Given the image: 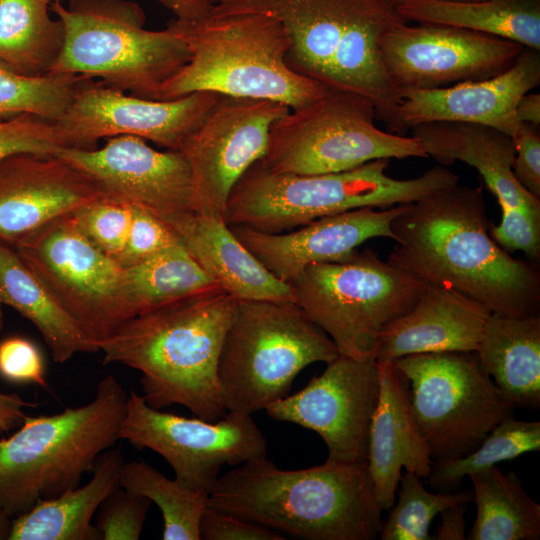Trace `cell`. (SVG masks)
I'll use <instances>...</instances> for the list:
<instances>
[{
  "label": "cell",
  "mask_w": 540,
  "mask_h": 540,
  "mask_svg": "<svg viewBox=\"0 0 540 540\" xmlns=\"http://www.w3.org/2000/svg\"><path fill=\"white\" fill-rule=\"evenodd\" d=\"M120 439L163 457L183 486L208 493L224 465L265 457L267 440L251 415L229 411L217 421L187 418L149 406L132 390Z\"/></svg>",
  "instance_id": "5bb4252c"
},
{
  "label": "cell",
  "mask_w": 540,
  "mask_h": 540,
  "mask_svg": "<svg viewBox=\"0 0 540 540\" xmlns=\"http://www.w3.org/2000/svg\"><path fill=\"white\" fill-rule=\"evenodd\" d=\"M54 0H0V61L28 76L50 72L64 42Z\"/></svg>",
  "instance_id": "1f68e13d"
},
{
  "label": "cell",
  "mask_w": 540,
  "mask_h": 540,
  "mask_svg": "<svg viewBox=\"0 0 540 540\" xmlns=\"http://www.w3.org/2000/svg\"><path fill=\"white\" fill-rule=\"evenodd\" d=\"M472 1H480V0H472Z\"/></svg>",
  "instance_id": "11a10c76"
},
{
  "label": "cell",
  "mask_w": 540,
  "mask_h": 540,
  "mask_svg": "<svg viewBox=\"0 0 540 540\" xmlns=\"http://www.w3.org/2000/svg\"><path fill=\"white\" fill-rule=\"evenodd\" d=\"M475 352L481 369L514 409H539L540 316L491 313Z\"/></svg>",
  "instance_id": "83f0119b"
},
{
  "label": "cell",
  "mask_w": 540,
  "mask_h": 540,
  "mask_svg": "<svg viewBox=\"0 0 540 540\" xmlns=\"http://www.w3.org/2000/svg\"><path fill=\"white\" fill-rule=\"evenodd\" d=\"M120 485L130 494L154 502L163 516L164 540H200L199 524L208 493L169 479L144 461L125 462Z\"/></svg>",
  "instance_id": "836d02e7"
},
{
  "label": "cell",
  "mask_w": 540,
  "mask_h": 540,
  "mask_svg": "<svg viewBox=\"0 0 540 540\" xmlns=\"http://www.w3.org/2000/svg\"><path fill=\"white\" fill-rule=\"evenodd\" d=\"M108 198L56 155L15 153L0 161V241L10 246L51 221Z\"/></svg>",
  "instance_id": "ffe728a7"
},
{
  "label": "cell",
  "mask_w": 540,
  "mask_h": 540,
  "mask_svg": "<svg viewBox=\"0 0 540 540\" xmlns=\"http://www.w3.org/2000/svg\"><path fill=\"white\" fill-rule=\"evenodd\" d=\"M394 365L406 381L410 409L432 460L467 455L513 416L514 408L481 369L476 352L412 354Z\"/></svg>",
  "instance_id": "7c38bea8"
},
{
  "label": "cell",
  "mask_w": 540,
  "mask_h": 540,
  "mask_svg": "<svg viewBox=\"0 0 540 540\" xmlns=\"http://www.w3.org/2000/svg\"><path fill=\"white\" fill-rule=\"evenodd\" d=\"M379 396L372 415L367 466L382 511L395 502L402 469L420 478L431 471L430 449L413 418L404 377L392 360H376Z\"/></svg>",
  "instance_id": "cb8c5ba5"
},
{
  "label": "cell",
  "mask_w": 540,
  "mask_h": 540,
  "mask_svg": "<svg viewBox=\"0 0 540 540\" xmlns=\"http://www.w3.org/2000/svg\"><path fill=\"white\" fill-rule=\"evenodd\" d=\"M72 214L51 221L12 247L100 347L134 317L126 272L82 235Z\"/></svg>",
  "instance_id": "4fadbf2b"
},
{
  "label": "cell",
  "mask_w": 540,
  "mask_h": 540,
  "mask_svg": "<svg viewBox=\"0 0 540 540\" xmlns=\"http://www.w3.org/2000/svg\"><path fill=\"white\" fill-rule=\"evenodd\" d=\"M0 375L12 382H32L46 387L41 353L35 344L22 337H10L0 343Z\"/></svg>",
  "instance_id": "7bdbcfd3"
},
{
  "label": "cell",
  "mask_w": 540,
  "mask_h": 540,
  "mask_svg": "<svg viewBox=\"0 0 540 540\" xmlns=\"http://www.w3.org/2000/svg\"><path fill=\"white\" fill-rule=\"evenodd\" d=\"M540 450V422L520 421L513 416L501 420L480 445L465 456L432 460L428 484L436 492L458 491L466 476Z\"/></svg>",
  "instance_id": "e575fe53"
},
{
  "label": "cell",
  "mask_w": 540,
  "mask_h": 540,
  "mask_svg": "<svg viewBox=\"0 0 540 540\" xmlns=\"http://www.w3.org/2000/svg\"><path fill=\"white\" fill-rule=\"evenodd\" d=\"M179 243L180 238L167 225L151 214L133 208L129 235L117 263L129 268Z\"/></svg>",
  "instance_id": "60d3db41"
},
{
  "label": "cell",
  "mask_w": 540,
  "mask_h": 540,
  "mask_svg": "<svg viewBox=\"0 0 540 540\" xmlns=\"http://www.w3.org/2000/svg\"><path fill=\"white\" fill-rule=\"evenodd\" d=\"M290 285L295 303L341 355L367 360L375 359L383 329L414 306L426 283L367 248L311 264Z\"/></svg>",
  "instance_id": "30bf717a"
},
{
  "label": "cell",
  "mask_w": 540,
  "mask_h": 540,
  "mask_svg": "<svg viewBox=\"0 0 540 540\" xmlns=\"http://www.w3.org/2000/svg\"><path fill=\"white\" fill-rule=\"evenodd\" d=\"M339 355L330 337L294 301H239L218 363L224 404L252 416L287 396L305 367Z\"/></svg>",
  "instance_id": "9c48e42d"
},
{
  "label": "cell",
  "mask_w": 540,
  "mask_h": 540,
  "mask_svg": "<svg viewBox=\"0 0 540 540\" xmlns=\"http://www.w3.org/2000/svg\"><path fill=\"white\" fill-rule=\"evenodd\" d=\"M183 246L238 301H294L293 288L269 272L237 239L223 216L199 212L180 233Z\"/></svg>",
  "instance_id": "484cf974"
},
{
  "label": "cell",
  "mask_w": 540,
  "mask_h": 540,
  "mask_svg": "<svg viewBox=\"0 0 540 540\" xmlns=\"http://www.w3.org/2000/svg\"><path fill=\"white\" fill-rule=\"evenodd\" d=\"M125 272L127 295L134 317L221 289L182 243L125 268Z\"/></svg>",
  "instance_id": "d6a6232c"
},
{
  "label": "cell",
  "mask_w": 540,
  "mask_h": 540,
  "mask_svg": "<svg viewBox=\"0 0 540 540\" xmlns=\"http://www.w3.org/2000/svg\"><path fill=\"white\" fill-rule=\"evenodd\" d=\"M171 22L185 39L190 58L163 84L160 100L206 91L276 101L293 110L329 90L288 67L290 39L268 15L210 12L199 19Z\"/></svg>",
  "instance_id": "5b68a950"
},
{
  "label": "cell",
  "mask_w": 540,
  "mask_h": 540,
  "mask_svg": "<svg viewBox=\"0 0 540 540\" xmlns=\"http://www.w3.org/2000/svg\"><path fill=\"white\" fill-rule=\"evenodd\" d=\"M0 302L15 309L40 332L52 358L64 363L99 347L62 308L16 250L0 241Z\"/></svg>",
  "instance_id": "f1b7e54d"
},
{
  "label": "cell",
  "mask_w": 540,
  "mask_h": 540,
  "mask_svg": "<svg viewBox=\"0 0 540 540\" xmlns=\"http://www.w3.org/2000/svg\"><path fill=\"white\" fill-rule=\"evenodd\" d=\"M289 111L276 101L219 96L179 149L190 167L199 212L224 217L233 187L263 158L272 124Z\"/></svg>",
  "instance_id": "d6986e66"
},
{
  "label": "cell",
  "mask_w": 540,
  "mask_h": 540,
  "mask_svg": "<svg viewBox=\"0 0 540 540\" xmlns=\"http://www.w3.org/2000/svg\"><path fill=\"white\" fill-rule=\"evenodd\" d=\"M176 16V19L195 20L211 12L209 0H155Z\"/></svg>",
  "instance_id": "7dc6e473"
},
{
  "label": "cell",
  "mask_w": 540,
  "mask_h": 540,
  "mask_svg": "<svg viewBox=\"0 0 540 540\" xmlns=\"http://www.w3.org/2000/svg\"><path fill=\"white\" fill-rule=\"evenodd\" d=\"M62 147L54 121L31 114L0 119V161L15 153L54 155Z\"/></svg>",
  "instance_id": "ab89813d"
},
{
  "label": "cell",
  "mask_w": 540,
  "mask_h": 540,
  "mask_svg": "<svg viewBox=\"0 0 540 540\" xmlns=\"http://www.w3.org/2000/svg\"><path fill=\"white\" fill-rule=\"evenodd\" d=\"M214 14L257 13L288 34V67L329 90L370 100L387 131L405 135L400 97L381 58L380 41L406 21L383 0H209Z\"/></svg>",
  "instance_id": "7a4b0ae2"
},
{
  "label": "cell",
  "mask_w": 540,
  "mask_h": 540,
  "mask_svg": "<svg viewBox=\"0 0 540 540\" xmlns=\"http://www.w3.org/2000/svg\"><path fill=\"white\" fill-rule=\"evenodd\" d=\"M219 96L201 91L169 100L145 99L84 78L54 122L64 147L94 149L102 138L130 135L179 151Z\"/></svg>",
  "instance_id": "e0dca14e"
},
{
  "label": "cell",
  "mask_w": 540,
  "mask_h": 540,
  "mask_svg": "<svg viewBox=\"0 0 540 540\" xmlns=\"http://www.w3.org/2000/svg\"><path fill=\"white\" fill-rule=\"evenodd\" d=\"M390 159H377L347 171L300 175L276 173L259 161L233 187L224 219L264 233H283L349 210L389 208L415 202L459 183V176L436 165L420 176L387 174Z\"/></svg>",
  "instance_id": "8992f818"
},
{
  "label": "cell",
  "mask_w": 540,
  "mask_h": 540,
  "mask_svg": "<svg viewBox=\"0 0 540 540\" xmlns=\"http://www.w3.org/2000/svg\"><path fill=\"white\" fill-rule=\"evenodd\" d=\"M86 77L74 74H21L0 61V119L22 114L56 121Z\"/></svg>",
  "instance_id": "d590c367"
},
{
  "label": "cell",
  "mask_w": 540,
  "mask_h": 540,
  "mask_svg": "<svg viewBox=\"0 0 540 540\" xmlns=\"http://www.w3.org/2000/svg\"><path fill=\"white\" fill-rule=\"evenodd\" d=\"M511 138L515 147L513 174L528 192L540 199L539 127L521 123Z\"/></svg>",
  "instance_id": "f6af8a7d"
},
{
  "label": "cell",
  "mask_w": 540,
  "mask_h": 540,
  "mask_svg": "<svg viewBox=\"0 0 540 540\" xmlns=\"http://www.w3.org/2000/svg\"><path fill=\"white\" fill-rule=\"evenodd\" d=\"M13 518L0 506V540H7L12 530Z\"/></svg>",
  "instance_id": "f907efd6"
},
{
  "label": "cell",
  "mask_w": 540,
  "mask_h": 540,
  "mask_svg": "<svg viewBox=\"0 0 540 540\" xmlns=\"http://www.w3.org/2000/svg\"><path fill=\"white\" fill-rule=\"evenodd\" d=\"M399 485L398 503L388 510L387 519L382 521L381 540H432L428 530L438 513L446 507L474 500L472 489L431 493L421 478L409 471L401 475Z\"/></svg>",
  "instance_id": "8d00e7d4"
},
{
  "label": "cell",
  "mask_w": 540,
  "mask_h": 540,
  "mask_svg": "<svg viewBox=\"0 0 540 540\" xmlns=\"http://www.w3.org/2000/svg\"><path fill=\"white\" fill-rule=\"evenodd\" d=\"M0 431H7V428L1 419H0Z\"/></svg>",
  "instance_id": "db71d44e"
},
{
  "label": "cell",
  "mask_w": 540,
  "mask_h": 540,
  "mask_svg": "<svg viewBox=\"0 0 540 540\" xmlns=\"http://www.w3.org/2000/svg\"><path fill=\"white\" fill-rule=\"evenodd\" d=\"M379 396L375 359L339 355L300 391L266 408L269 417L316 432L327 462L367 463L372 415Z\"/></svg>",
  "instance_id": "ac0fdd59"
},
{
  "label": "cell",
  "mask_w": 540,
  "mask_h": 540,
  "mask_svg": "<svg viewBox=\"0 0 540 540\" xmlns=\"http://www.w3.org/2000/svg\"><path fill=\"white\" fill-rule=\"evenodd\" d=\"M51 12L62 22L64 42L48 74L99 78L140 98L160 100L163 84L190 58L188 45L170 22L148 30L139 5L126 0H60Z\"/></svg>",
  "instance_id": "ba28073f"
},
{
  "label": "cell",
  "mask_w": 540,
  "mask_h": 540,
  "mask_svg": "<svg viewBox=\"0 0 540 540\" xmlns=\"http://www.w3.org/2000/svg\"><path fill=\"white\" fill-rule=\"evenodd\" d=\"M124 463L120 448L105 450L96 459L92 478L84 486L41 501L13 518L9 540L101 539L92 518L101 502L121 486Z\"/></svg>",
  "instance_id": "4316f807"
},
{
  "label": "cell",
  "mask_w": 540,
  "mask_h": 540,
  "mask_svg": "<svg viewBox=\"0 0 540 540\" xmlns=\"http://www.w3.org/2000/svg\"><path fill=\"white\" fill-rule=\"evenodd\" d=\"M490 314L485 305L459 291L426 283L414 306L381 332L375 360L475 352Z\"/></svg>",
  "instance_id": "603a6c76"
},
{
  "label": "cell",
  "mask_w": 540,
  "mask_h": 540,
  "mask_svg": "<svg viewBox=\"0 0 540 540\" xmlns=\"http://www.w3.org/2000/svg\"><path fill=\"white\" fill-rule=\"evenodd\" d=\"M540 84V51L524 47L515 63L491 78L431 90L400 93L399 118L406 132L438 121L495 128L513 136L521 125L516 107Z\"/></svg>",
  "instance_id": "7402d4cb"
},
{
  "label": "cell",
  "mask_w": 540,
  "mask_h": 540,
  "mask_svg": "<svg viewBox=\"0 0 540 540\" xmlns=\"http://www.w3.org/2000/svg\"><path fill=\"white\" fill-rule=\"evenodd\" d=\"M207 506L307 540H374L383 521L367 463L283 470L252 459L218 476Z\"/></svg>",
  "instance_id": "277c9868"
},
{
  "label": "cell",
  "mask_w": 540,
  "mask_h": 540,
  "mask_svg": "<svg viewBox=\"0 0 540 540\" xmlns=\"http://www.w3.org/2000/svg\"><path fill=\"white\" fill-rule=\"evenodd\" d=\"M516 114L521 123L539 127L540 94L533 92V90L524 94L517 104Z\"/></svg>",
  "instance_id": "681fc988"
},
{
  "label": "cell",
  "mask_w": 540,
  "mask_h": 540,
  "mask_svg": "<svg viewBox=\"0 0 540 540\" xmlns=\"http://www.w3.org/2000/svg\"><path fill=\"white\" fill-rule=\"evenodd\" d=\"M239 301L222 289L135 316L100 344L105 364L141 373L145 402L180 404L206 421L225 416L218 363Z\"/></svg>",
  "instance_id": "3957f363"
},
{
  "label": "cell",
  "mask_w": 540,
  "mask_h": 540,
  "mask_svg": "<svg viewBox=\"0 0 540 540\" xmlns=\"http://www.w3.org/2000/svg\"><path fill=\"white\" fill-rule=\"evenodd\" d=\"M151 501L119 486L100 504L95 526L102 540H137L140 538Z\"/></svg>",
  "instance_id": "f35d334b"
},
{
  "label": "cell",
  "mask_w": 540,
  "mask_h": 540,
  "mask_svg": "<svg viewBox=\"0 0 540 540\" xmlns=\"http://www.w3.org/2000/svg\"><path fill=\"white\" fill-rule=\"evenodd\" d=\"M395 9L406 22L463 28L540 51V0H408Z\"/></svg>",
  "instance_id": "f546056e"
},
{
  "label": "cell",
  "mask_w": 540,
  "mask_h": 540,
  "mask_svg": "<svg viewBox=\"0 0 540 540\" xmlns=\"http://www.w3.org/2000/svg\"><path fill=\"white\" fill-rule=\"evenodd\" d=\"M54 155L91 177L108 198L151 214L178 237L199 213L190 167L178 150L158 151L121 135L101 148L62 147Z\"/></svg>",
  "instance_id": "9a60e30c"
},
{
  "label": "cell",
  "mask_w": 540,
  "mask_h": 540,
  "mask_svg": "<svg viewBox=\"0 0 540 540\" xmlns=\"http://www.w3.org/2000/svg\"><path fill=\"white\" fill-rule=\"evenodd\" d=\"M376 119L367 98L328 90L272 124L259 162L276 173L316 175L347 171L377 159L428 158L415 137L383 131Z\"/></svg>",
  "instance_id": "8fae6325"
},
{
  "label": "cell",
  "mask_w": 540,
  "mask_h": 540,
  "mask_svg": "<svg viewBox=\"0 0 540 540\" xmlns=\"http://www.w3.org/2000/svg\"><path fill=\"white\" fill-rule=\"evenodd\" d=\"M523 46L463 28L402 23L380 41L386 76L400 97L496 76L510 68Z\"/></svg>",
  "instance_id": "2e32d148"
},
{
  "label": "cell",
  "mask_w": 540,
  "mask_h": 540,
  "mask_svg": "<svg viewBox=\"0 0 540 540\" xmlns=\"http://www.w3.org/2000/svg\"><path fill=\"white\" fill-rule=\"evenodd\" d=\"M502 211L490 235L507 252L523 251L534 263L540 258V209L512 208Z\"/></svg>",
  "instance_id": "b9f144b4"
},
{
  "label": "cell",
  "mask_w": 540,
  "mask_h": 540,
  "mask_svg": "<svg viewBox=\"0 0 540 540\" xmlns=\"http://www.w3.org/2000/svg\"><path fill=\"white\" fill-rule=\"evenodd\" d=\"M30 406H35V404L24 401L18 395L0 392V419L7 430L23 421L25 416L23 409Z\"/></svg>",
  "instance_id": "c3c4849f"
},
{
  "label": "cell",
  "mask_w": 540,
  "mask_h": 540,
  "mask_svg": "<svg viewBox=\"0 0 540 540\" xmlns=\"http://www.w3.org/2000/svg\"><path fill=\"white\" fill-rule=\"evenodd\" d=\"M383 1L389 4L390 6L396 8L397 6L403 4L404 2L408 0H383ZM457 1H472V0H457Z\"/></svg>",
  "instance_id": "816d5d0a"
},
{
  "label": "cell",
  "mask_w": 540,
  "mask_h": 540,
  "mask_svg": "<svg viewBox=\"0 0 540 540\" xmlns=\"http://www.w3.org/2000/svg\"><path fill=\"white\" fill-rule=\"evenodd\" d=\"M128 395L105 376L89 403L53 415H25L0 439V506L15 518L37 503L78 487L98 456L120 440Z\"/></svg>",
  "instance_id": "52a82bcc"
},
{
  "label": "cell",
  "mask_w": 540,
  "mask_h": 540,
  "mask_svg": "<svg viewBox=\"0 0 540 540\" xmlns=\"http://www.w3.org/2000/svg\"><path fill=\"white\" fill-rule=\"evenodd\" d=\"M132 215L133 208L110 198L92 202L72 214L82 235L116 262L124 250Z\"/></svg>",
  "instance_id": "74e56055"
},
{
  "label": "cell",
  "mask_w": 540,
  "mask_h": 540,
  "mask_svg": "<svg viewBox=\"0 0 540 540\" xmlns=\"http://www.w3.org/2000/svg\"><path fill=\"white\" fill-rule=\"evenodd\" d=\"M204 540H284L275 530L209 506L199 524Z\"/></svg>",
  "instance_id": "ee69618b"
},
{
  "label": "cell",
  "mask_w": 540,
  "mask_h": 540,
  "mask_svg": "<svg viewBox=\"0 0 540 540\" xmlns=\"http://www.w3.org/2000/svg\"><path fill=\"white\" fill-rule=\"evenodd\" d=\"M3 324H4V316H3V311H2V304L0 302V330L3 328Z\"/></svg>",
  "instance_id": "f5cc1de1"
},
{
  "label": "cell",
  "mask_w": 540,
  "mask_h": 540,
  "mask_svg": "<svg viewBox=\"0 0 540 540\" xmlns=\"http://www.w3.org/2000/svg\"><path fill=\"white\" fill-rule=\"evenodd\" d=\"M482 186L459 183L408 203L391 222L387 261L427 284L459 291L493 314L540 316V274L490 235Z\"/></svg>",
  "instance_id": "6da1fadb"
},
{
  "label": "cell",
  "mask_w": 540,
  "mask_h": 540,
  "mask_svg": "<svg viewBox=\"0 0 540 540\" xmlns=\"http://www.w3.org/2000/svg\"><path fill=\"white\" fill-rule=\"evenodd\" d=\"M467 503H461L446 507L441 514L442 523L438 527L437 540H464L465 536V511Z\"/></svg>",
  "instance_id": "bcb514c9"
},
{
  "label": "cell",
  "mask_w": 540,
  "mask_h": 540,
  "mask_svg": "<svg viewBox=\"0 0 540 540\" xmlns=\"http://www.w3.org/2000/svg\"><path fill=\"white\" fill-rule=\"evenodd\" d=\"M410 130L427 157L440 165L461 161L474 167L497 198L501 210L540 209V199L528 192L513 174L515 147L511 136L485 125L448 121L423 123Z\"/></svg>",
  "instance_id": "d4e9b609"
},
{
  "label": "cell",
  "mask_w": 540,
  "mask_h": 540,
  "mask_svg": "<svg viewBox=\"0 0 540 540\" xmlns=\"http://www.w3.org/2000/svg\"><path fill=\"white\" fill-rule=\"evenodd\" d=\"M407 204L384 209L357 208L276 234L242 225L230 228L269 272L290 284L311 264L345 260L372 238L394 239L391 222Z\"/></svg>",
  "instance_id": "44dd1931"
},
{
  "label": "cell",
  "mask_w": 540,
  "mask_h": 540,
  "mask_svg": "<svg viewBox=\"0 0 540 540\" xmlns=\"http://www.w3.org/2000/svg\"><path fill=\"white\" fill-rule=\"evenodd\" d=\"M473 484L476 520L468 540H538L540 505L525 492L517 474L496 466L469 476Z\"/></svg>",
  "instance_id": "4dcf8cb0"
}]
</instances>
